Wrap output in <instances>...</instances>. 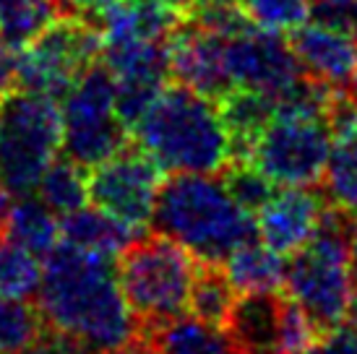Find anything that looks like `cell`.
<instances>
[{"instance_id":"obj_38","label":"cell","mask_w":357,"mask_h":354,"mask_svg":"<svg viewBox=\"0 0 357 354\" xmlns=\"http://www.w3.org/2000/svg\"><path fill=\"white\" fill-rule=\"evenodd\" d=\"M3 237L6 235H3V226H0V245H3Z\"/></svg>"},{"instance_id":"obj_3","label":"cell","mask_w":357,"mask_h":354,"mask_svg":"<svg viewBox=\"0 0 357 354\" xmlns=\"http://www.w3.org/2000/svg\"><path fill=\"white\" fill-rule=\"evenodd\" d=\"M133 136L169 175H222L235 162V141L219 102L183 84L162 88Z\"/></svg>"},{"instance_id":"obj_29","label":"cell","mask_w":357,"mask_h":354,"mask_svg":"<svg viewBox=\"0 0 357 354\" xmlns=\"http://www.w3.org/2000/svg\"><path fill=\"white\" fill-rule=\"evenodd\" d=\"M318 21H328L357 34V0H313Z\"/></svg>"},{"instance_id":"obj_18","label":"cell","mask_w":357,"mask_h":354,"mask_svg":"<svg viewBox=\"0 0 357 354\" xmlns=\"http://www.w3.org/2000/svg\"><path fill=\"white\" fill-rule=\"evenodd\" d=\"M144 346L146 354H243L227 328L204 323L193 315L146 331Z\"/></svg>"},{"instance_id":"obj_39","label":"cell","mask_w":357,"mask_h":354,"mask_svg":"<svg viewBox=\"0 0 357 354\" xmlns=\"http://www.w3.org/2000/svg\"><path fill=\"white\" fill-rule=\"evenodd\" d=\"M355 313H357V310H355Z\"/></svg>"},{"instance_id":"obj_19","label":"cell","mask_w":357,"mask_h":354,"mask_svg":"<svg viewBox=\"0 0 357 354\" xmlns=\"http://www.w3.org/2000/svg\"><path fill=\"white\" fill-rule=\"evenodd\" d=\"M222 268L232 286L238 289V295H271L279 292L287 279L284 256L264 245L258 237L240 245L222 263Z\"/></svg>"},{"instance_id":"obj_6","label":"cell","mask_w":357,"mask_h":354,"mask_svg":"<svg viewBox=\"0 0 357 354\" xmlns=\"http://www.w3.org/2000/svg\"><path fill=\"white\" fill-rule=\"evenodd\" d=\"M123 295L144 334L188 313L199 258L175 240L151 232L130 243L115 261Z\"/></svg>"},{"instance_id":"obj_32","label":"cell","mask_w":357,"mask_h":354,"mask_svg":"<svg viewBox=\"0 0 357 354\" xmlns=\"http://www.w3.org/2000/svg\"><path fill=\"white\" fill-rule=\"evenodd\" d=\"M13 88H19V52L0 40V102L8 97Z\"/></svg>"},{"instance_id":"obj_8","label":"cell","mask_w":357,"mask_h":354,"mask_svg":"<svg viewBox=\"0 0 357 354\" xmlns=\"http://www.w3.org/2000/svg\"><path fill=\"white\" fill-rule=\"evenodd\" d=\"M115 76L105 60L84 70L60 102L63 154L84 169L102 164L128 144V125L115 107Z\"/></svg>"},{"instance_id":"obj_14","label":"cell","mask_w":357,"mask_h":354,"mask_svg":"<svg viewBox=\"0 0 357 354\" xmlns=\"http://www.w3.org/2000/svg\"><path fill=\"white\" fill-rule=\"evenodd\" d=\"M167 47L169 73L175 84H183L217 102L232 91L219 34L204 29L193 19H183L178 29L169 34Z\"/></svg>"},{"instance_id":"obj_26","label":"cell","mask_w":357,"mask_h":354,"mask_svg":"<svg viewBox=\"0 0 357 354\" xmlns=\"http://www.w3.org/2000/svg\"><path fill=\"white\" fill-rule=\"evenodd\" d=\"M240 10L261 29L287 34L310 19L313 0H240Z\"/></svg>"},{"instance_id":"obj_16","label":"cell","mask_w":357,"mask_h":354,"mask_svg":"<svg viewBox=\"0 0 357 354\" xmlns=\"http://www.w3.org/2000/svg\"><path fill=\"white\" fill-rule=\"evenodd\" d=\"M282 305L284 297L271 295H240L227 328L243 354H282Z\"/></svg>"},{"instance_id":"obj_13","label":"cell","mask_w":357,"mask_h":354,"mask_svg":"<svg viewBox=\"0 0 357 354\" xmlns=\"http://www.w3.org/2000/svg\"><path fill=\"white\" fill-rule=\"evenodd\" d=\"M328 201L313 187H277L256 211L258 240L282 256H295L313 240Z\"/></svg>"},{"instance_id":"obj_27","label":"cell","mask_w":357,"mask_h":354,"mask_svg":"<svg viewBox=\"0 0 357 354\" xmlns=\"http://www.w3.org/2000/svg\"><path fill=\"white\" fill-rule=\"evenodd\" d=\"M222 177H225V183H227L229 190H232V196L238 198L250 214H256L258 208L271 198V193L277 190V185H274L261 169H256L250 162H245V159H235V162L222 172Z\"/></svg>"},{"instance_id":"obj_33","label":"cell","mask_w":357,"mask_h":354,"mask_svg":"<svg viewBox=\"0 0 357 354\" xmlns=\"http://www.w3.org/2000/svg\"><path fill=\"white\" fill-rule=\"evenodd\" d=\"M144 3H154V6H162L167 10H175L183 19H188L193 8H196V0H144Z\"/></svg>"},{"instance_id":"obj_28","label":"cell","mask_w":357,"mask_h":354,"mask_svg":"<svg viewBox=\"0 0 357 354\" xmlns=\"http://www.w3.org/2000/svg\"><path fill=\"white\" fill-rule=\"evenodd\" d=\"M307 354H357V313L318 336Z\"/></svg>"},{"instance_id":"obj_35","label":"cell","mask_w":357,"mask_h":354,"mask_svg":"<svg viewBox=\"0 0 357 354\" xmlns=\"http://www.w3.org/2000/svg\"><path fill=\"white\" fill-rule=\"evenodd\" d=\"M196 6H204V8H238L240 0H196Z\"/></svg>"},{"instance_id":"obj_36","label":"cell","mask_w":357,"mask_h":354,"mask_svg":"<svg viewBox=\"0 0 357 354\" xmlns=\"http://www.w3.org/2000/svg\"><path fill=\"white\" fill-rule=\"evenodd\" d=\"M10 193L6 190V187L0 185V226H3V222H6V217H8V208H10Z\"/></svg>"},{"instance_id":"obj_20","label":"cell","mask_w":357,"mask_h":354,"mask_svg":"<svg viewBox=\"0 0 357 354\" xmlns=\"http://www.w3.org/2000/svg\"><path fill=\"white\" fill-rule=\"evenodd\" d=\"M3 235L8 243L26 247L29 253L47 258L60 245V219L40 196H21L8 208L3 222Z\"/></svg>"},{"instance_id":"obj_10","label":"cell","mask_w":357,"mask_h":354,"mask_svg":"<svg viewBox=\"0 0 357 354\" xmlns=\"http://www.w3.org/2000/svg\"><path fill=\"white\" fill-rule=\"evenodd\" d=\"M222 52L232 88L287 99L307 81L292 45L277 31L261 29L250 21L222 37Z\"/></svg>"},{"instance_id":"obj_5","label":"cell","mask_w":357,"mask_h":354,"mask_svg":"<svg viewBox=\"0 0 357 354\" xmlns=\"http://www.w3.org/2000/svg\"><path fill=\"white\" fill-rule=\"evenodd\" d=\"M284 289L321 334L355 315L357 276L349 258V222L344 211L328 203L313 240L287 263Z\"/></svg>"},{"instance_id":"obj_7","label":"cell","mask_w":357,"mask_h":354,"mask_svg":"<svg viewBox=\"0 0 357 354\" xmlns=\"http://www.w3.org/2000/svg\"><path fill=\"white\" fill-rule=\"evenodd\" d=\"M63 151V109L50 94L13 88L0 102V185L13 198L34 196Z\"/></svg>"},{"instance_id":"obj_30","label":"cell","mask_w":357,"mask_h":354,"mask_svg":"<svg viewBox=\"0 0 357 354\" xmlns=\"http://www.w3.org/2000/svg\"><path fill=\"white\" fill-rule=\"evenodd\" d=\"M24 354H91V352L81 344V341L70 339L68 334H60V331H55V328L47 325L45 334H42Z\"/></svg>"},{"instance_id":"obj_4","label":"cell","mask_w":357,"mask_h":354,"mask_svg":"<svg viewBox=\"0 0 357 354\" xmlns=\"http://www.w3.org/2000/svg\"><path fill=\"white\" fill-rule=\"evenodd\" d=\"M331 99L328 88L307 79L300 91L282 99L243 159L277 187H316L324 183L331 154Z\"/></svg>"},{"instance_id":"obj_24","label":"cell","mask_w":357,"mask_h":354,"mask_svg":"<svg viewBox=\"0 0 357 354\" xmlns=\"http://www.w3.org/2000/svg\"><path fill=\"white\" fill-rule=\"evenodd\" d=\"M47 328L40 305L31 300L0 297V354H24Z\"/></svg>"},{"instance_id":"obj_25","label":"cell","mask_w":357,"mask_h":354,"mask_svg":"<svg viewBox=\"0 0 357 354\" xmlns=\"http://www.w3.org/2000/svg\"><path fill=\"white\" fill-rule=\"evenodd\" d=\"M42 274L45 266L40 263V256H34L16 243L0 245V297H13V300L37 297Z\"/></svg>"},{"instance_id":"obj_1","label":"cell","mask_w":357,"mask_h":354,"mask_svg":"<svg viewBox=\"0 0 357 354\" xmlns=\"http://www.w3.org/2000/svg\"><path fill=\"white\" fill-rule=\"evenodd\" d=\"M37 305L50 328L91 354H123L144 344V328L123 295L112 258L60 243L45 258Z\"/></svg>"},{"instance_id":"obj_11","label":"cell","mask_w":357,"mask_h":354,"mask_svg":"<svg viewBox=\"0 0 357 354\" xmlns=\"http://www.w3.org/2000/svg\"><path fill=\"white\" fill-rule=\"evenodd\" d=\"M162 172L144 148L126 144L118 154L89 169V201L133 229L146 232L165 183Z\"/></svg>"},{"instance_id":"obj_34","label":"cell","mask_w":357,"mask_h":354,"mask_svg":"<svg viewBox=\"0 0 357 354\" xmlns=\"http://www.w3.org/2000/svg\"><path fill=\"white\" fill-rule=\"evenodd\" d=\"M349 258H352V271L357 276V219L349 222Z\"/></svg>"},{"instance_id":"obj_31","label":"cell","mask_w":357,"mask_h":354,"mask_svg":"<svg viewBox=\"0 0 357 354\" xmlns=\"http://www.w3.org/2000/svg\"><path fill=\"white\" fill-rule=\"evenodd\" d=\"M118 3L120 0H58L60 16H79V19H86L97 26L109 13V8Z\"/></svg>"},{"instance_id":"obj_12","label":"cell","mask_w":357,"mask_h":354,"mask_svg":"<svg viewBox=\"0 0 357 354\" xmlns=\"http://www.w3.org/2000/svg\"><path fill=\"white\" fill-rule=\"evenodd\" d=\"M300 68L318 86L331 94H352L357 97V34L355 31L328 24L310 21L292 31L289 40Z\"/></svg>"},{"instance_id":"obj_2","label":"cell","mask_w":357,"mask_h":354,"mask_svg":"<svg viewBox=\"0 0 357 354\" xmlns=\"http://www.w3.org/2000/svg\"><path fill=\"white\" fill-rule=\"evenodd\" d=\"M151 226L185 247L199 263L214 266L258 237L256 214L232 196L225 177L196 172L172 175L162 183Z\"/></svg>"},{"instance_id":"obj_23","label":"cell","mask_w":357,"mask_h":354,"mask_svg":"<svg viewBox=\"0 0 357 354\" xmlns=\"http://www.w3.org/2000/svg\"><path fill=\"white\" fill-rule=\"evenodd\" d=\"M34 196H40L55 214L66 217L70 211L86 206V201H89V169H84L63 154L42 175Z\"/></svg>"},{"instance_id":"obj_9","label":"cell","mask_w":357,"mask_h":354,"mask_svg":"<svg viewBox=\"0 0 357 354\" xmlns=\"http://www.w3.org/2000/svg\"><path fill=\"white\" fill-rule=\"evenodd\" d=\"M97 60H102L100 26L79 16H58L19 52V88L63 99Z\"/></svg>"},{"instance_id":"obj_17","label":"cell","mask_w":357,"mask_h":354,"mask_svg":"<svg viewBox=\"0 0 357 354\" xmlns=\"http://www.w3.org/2000/svg\"><path fill=\"white\" fill-rule=\"evenodd\" d=\"M60 235H63V243L79 250L118 261L120 253L144 232L133 229L97 206H81L60 219Z\"/></svg>"},{"instance_id":"obj_15","label":"cell","mask_w":357,"mask_h":354,"mask_svg":"<svg viewBox=\"0 0 357 354\" xmlns=\"http://www.w3.org/2000/svg\"><path fill=\"white\" fill-rule=\"evenodd\" d=\"M331 154H328L326 201L357 217V97L334 94L331 99Z\"/></svg>"},{"instance_id":"obj_37","label":"cell","mask_w":357,"mask_h":354,"mask_svg":"<svg viewBox=\"0 0 357 354\" xmlns=\"http://www.w3.org/2000/svg\"><path fill=\"white\" fill-rule=\"evenodd\" d=\"M123 354H146V346L141 344V346H136V349H130V352H123Z\"/></svg>"},{"instance_id":"obj_22","label":"cell","mask_w":357,"mask_h":354,"mask_svg":"<svg viewBox=\"0 0 357 354\" xmlns=\"http://www.w3.org/2000/svg\"><path fill=\"white\" fill-rule=\"evenodd\" d=\"M235 302H238V289L227 279L225 268L214 263H199L196 282L190 289L188 315L225 328Z\"/></svg>"},{"instance_id":"obj_21","label":"cell","mask_w":357,"mask_h":354,"mask_svg":"<svg viewBox=\"0 0 357 354\" xmlns=\"http://www.w3.org/2000/svg\"><path fill=\"white\" fill-rule=\"evenodd\" d=\"M58 16V0H0V40L21 52Z\"/></svg>"}]
</instances>
